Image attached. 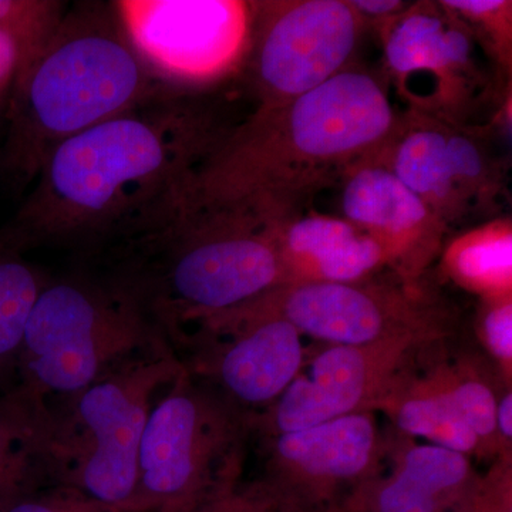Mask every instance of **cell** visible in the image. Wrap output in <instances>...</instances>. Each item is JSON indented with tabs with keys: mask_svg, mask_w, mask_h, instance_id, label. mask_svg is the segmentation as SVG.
<instances>
[{
	"mask_svg": "<svg viewBox=\"0 0 512 512\" xmlns=\"http://www.w3.org/2000/svg\"><path fill=\"white\" fill-rule=\"evenodd\" d=\"M461 20L450 23V15L439 9L417 6L394 23L386 40V57L397 76L429 72L443 80L463 73L471 64L473 42Z\"/></svg>",
	"mask_w": 512,
	"mask_h": 512,
	"instance_id": "obj_18",
	"label": "cell"
},
{
	"mask_svg": "<svg viewBox=\"0 0 512 512\" xmlns=\"http://www.w3.org/2000/svg\"><path fill=\"white\" fill-rule=\"evenodd\" d=\"M359 413L261 439V473L248 490L299 512H342L386 467L390 437Z\"/></svg>",
	"mask_w": 512,
	"mask_h": 512,
	"instance_id": "obj_9",
	"label": "cell"
},
{
	"mask_svg": "<svg viewBox=\"0 0 512 512\" xmlns=\"http://www.w3.org/2000/svg\"><path fill=\"white\" fill-rule=\"evenodd\" d=\"M450 12L458 18H466L473 22L480 23L490 30L494 36V42L497 47L504 50V56L507 57V42L510 45V36H507V20L510 22L511 2H500V0H450V2H441Z\"/></svg>",
	"mask_w": 512,
	"mask_h": 512,
	"instance_id": "obj_28",
	"label": "cell"
},
{
	"mask_svg": "<svg viewBox=\"0 0 512 512\" xmlns=\"http://www.w3.org/2000/svg\"><path fill=\"white\" fill-rule=\"evenodd\" d=\"M476 333L485 356L512 383V295L481 299Z\"/></svg>",
	"mask_w": 512,
	"mask_h": 512,
	"instance_id": "obj_26",
	"label": "cell"
},
{
	"mask_svg": "<svg viewBox=\"0 0 512 512\" xmlns=\"http://www.w3.org/2000/svg\"><path fill=\"white\" fill-rule=\"evenodd\" d=\"M342 210L346 221L383 245L390 265L410 284L439 251L446 228L389 165L373 158L349 171Z\"/></svg>",
	"mask_w": 512,
	"mask_h": 512,
	"instance_id": "obj_14",
	"label": "cell"
},
{
	"mask_svg": "<svg viewBox=\"0 0 512 512\" xmlns=\"http://www.w3.org/2000/svg\"><path fill=\"white\" fill-rule=\"evenodd\" d=\"M362 26L342 0L256 3L244 69L259 110L285 106L343 72Z\"/></svg>",
	"mask_w": 512,
	"mask_h": 512,
	"instance_id": "obj_10",
	"label": "cell"
},
{
	"mask_svg": "<svg viewBox=\"0 0 512 512\" xmlns=\"http://www.w3.org/2000/svg\"><path fill=\"white\" fill-rule=\"evenodd\" d=\"M22 63L19 42L10 33L0 30V97L12 89Z\"/></svg>",
	"mask_w": 512,
	"mask_h": 512,
	"instance_id": "obj_31",
	"label": "cell"
},
{
	"mask_svg": "<svg viewBox=\"0 0 512 512\" xmlns=\"http://www.w3.org/2000/svg\"><path fill=\"white\" fill-rule=\"evenodd\" d=\"M443 266L454 284L481 299L512 295L510 222H493L454 239Z\"/></svg>",
	"mask_w": 512,
	"mask_h": 512,
	"instance_id": "obj_22",
	"label": "cell"
},
{
	"mask_svg": "<svg viewBox=\"0 0 512 512\" xmlns=\"http://www.w3.org/2000/svg\"><path fill=\"white\" fill-rule=\"evenodd\" d=\"M251 443L252 417L184 367L148 416L133 512H197L232 493Z\"/></svg>",
	"mask_w": 512,
	"mask_h": 512,
	"instance_id": "obj_7",
	"label": "cell"
},
{
	"mask_svg": "<svg viewBox=\"0 0 512 512\" xmlns=\"http://www.w3.org/2000/svg\"><path fill=\"white\" fill-rule=\"evenodd\" d=\"M111 5L150 72L177 92L220 83L247 63L256 3L119 0Z\"/></svg>",
	"mask_w": 512,
	"mask_h": 512,
	"instance_id": "obj_8",
	"label": "cell"
},
{
	"mask_svg": "<svg viewBox=\"0 0 512 512\" xmlns=\"http://www.w3.org/2000/svg\"><path fill=\"white\" fill-rule=\"evenodd\" d=\"M43 407L18 387L0 392V512L45 487Z\"/></svg>",
	"mask_w": 512,
	"mask_h": 512,
	"instance_id": "obj_19",
	"label": "cell"
},
{
	"mask_svg": "<svg viewBox=\"0 0 512 512\" xmlns=\"http://www.w3.org/2000/svg\"><path fill=\"white\" fill-rule=\"evenodd\" d=\"M349 3L362 19H392L404 10V3L399 0H352Z\"/></svg>",
	"mask_w": 512,
	"mask_h": 512,
	"instance_id": "obj_33",
	"label": "cell"
},
{
	"mask_svg": "<svg viewBox=\"0 0 512 512\" xmlns=\"http://www.w3.org/2000/svg\"><path fill=\"white\" fill-rule=\"evenodd\" d=\"M434 363L450 390L461 416L476 434L481 460L494 461L501 456L497 436V404L507 383L487 356L478 352H460L454 356L434 353Z\"/></svg>",
	"mask_w": 512,
	"mask_h": 512,
	"instance_id": "obj_20",
	"label": "cell"
},
{
	"mask_svg": "<svg viewBox=\"0 0 512 512\" xmlns=\"http://www.w3.org/2000/svg\"><path fill=\"white\" fill-rule=\"evenodd\" d=\"M175 353L188 372L251 417L284 394L306 359L301 332L269 313L225 312L201 320L181 333Z\"/></svg>",
	"mask_w": 512,
	"mask_h": 512,
	"instance_id": "obj_11",
	"label": "cell"
},
{
	"mask_svg": "<svg viewBox=\"0 0 512 512\" xmlns=\"http://www.w3.org/2000/svg\"><path fill=\"white\" fill-rule=\"evenodd\" d=\"M433 342L400 336L372 345H326L311 359L306 356L301 372L266 412L252 417V439L379 412L402 367L417 350Z\"/></svg>",
	"mask_w": 512,
	"mask_h": 512,
	"instance_id": "obj_13",
	"label": "cell"
},
{
	"mask_svg": "<svg viewBox=\"0 0 512 512\" xmlns=\"http://www.w3.org/2000/svg\"><path fill=\"white\" fill-rule=\"evenodd\" d=\"M171 90L138 56L111 3L67 9L10 89L6 170L33 183L64 141Z\"/></svg>",
	"mask_w": 512,
	"mask_h": 512,
	"instance_id": "obj_3",
	"label": "cell"
},
{
	"mask_svg": "<svg viewBox=\"0 0 512 512\" xmlns=\"http://www.w3.org/2000/svg\"><path fill=\"white\" fill-rule=\"evenodd\" d=\"M448 164L458 205L484 197L494 183L493 165L473 136L447 130Z\"/></svg>",
	"mask_w": 512,
	"mask_h": 512,
	"instance_id": "obj_25",
	"label": "cell"
},
{
	"mask_svg": "<svg viewBox=\"0 0 512 512\" xmlns=\"http://www.w3.org/2000/svg\"><path fill=\"white\" fill-rule=\"evenodd\" d=\"M64 5L55 0H0V30L15 37L22 50L19 72L55 35L67 10Z\"/></svg>",
	"mask_w": 512,
	"mask_h": 512,
	"instance_id": "obj_24",
	"label": "cell"
},
{
	"mask_svg": "<svg viewBox=\"0 0 512 512\" xmlns=\"http://www.w3.org/2000/svg\"><path fill=\"white\" fill-rule=\"evenodd\" d=\"M224 133L190 93L160 94L56 147L2 235L23 252L114 244L165 207Z\"/></svg>",
	"mask_w": 512,
	"mask_h": 512,
	"instance_id": "obj_1",
	"label": "cell"
},
{
	"mask_svg": "<svg viewBox=\"0 0 512 512\" xmlns=\"http://www.w3.org/2000/svg\"><path fill=\"white\" fill-rule=\"evenodd\" d=\"M6 512H123L64 485H45L20 498Z\"/></svg>",
	"mask_w": 512,
	"mask_h": 512,
	"instance_id": "obj_27",
	"label": "cell"
},
{
	"mask_svg": "<svg viewBox=\"0 0 512 512\" xmlns=\"http://www.w3.org/2000/svg\"><path fill=\"white\" fill-rule=\"evenodd\" d=\"M184 372L177 353L137 360L43 407L46 485H64L133 512L138 451L148 416Z\"/></svg>",
	"mask_w": 512,
	"mask_h": 512,
	"instance_id": "obj_6",
	"label": "cell"
},
{
	"mask_svg": "<svg viewBox=\"0 0 512 512\" xmlns=\"http://www.w3.org/2000/svg\"><path fill=\"white\" fill-rule=\"evenodd\" d=\"M284 285L355 284L390 265L377 239L346 220L309 215L272 225Z\"/></svg>",
	"mask_w": 512,
	"mask_h": 512,
	"instance_id": "obj_16",
	"label": "cell"
},
{
	"mask_svg": "<svg viewBox=\"0 0 512 512\" xmlns=\"http://www.w3.org/2000/svg\"><path fill=\"white\" fill-rule=\"evenodd\" d=\"M474 512H512V454L495 458L481 476Z\"/></svg>",
	"mask_w": 512,
	"mask_h": 512,
	"instance_id": "obj_29",
	"label": "cell"
},
{
	"mask_svg": "<svg viewBox=\"0 0 512 512\" xmlns=\"http://www.w3.org/2000/svg\"><path fill=\"white\" fill-rule=\"evenodd\" d=\"M174 346L188 326L284 285L271 227L235 211L168 210L113 244L107 275Z\"/></svg>",
	"mask_w": 512,
	"mask_h": 512,
	"instance_id": "obj_2",
	"label": "cell"
},
{
	"mask_svg": "<svg viewBox=\"0 0 512 512\" xmlns=\"http://www.w3.org/2000/svg\"><path fill=\"white\" fill-rule=\"evenodd\" d=\"M389 168L444 225L460 214L448 164L446 128L420 126L406 131L394 147Z\"/></svg>",
	"mask_w": 512,
	"mask_h": 512,
	"instance_id": "obj_21",
	"label": "cell"
},
{
	"mask_svg": "<svg viewBox=\"0 0 512 512\" xmlns=\"http://www.w3.org/2000/svg\"><path fill=\"white\" fill-rule=\"evenodd\" d=\"M396 116L376 77L345 69L291 103L242 124L239 167L261 190L296 198L319 178L363 163L393 140Z\"/></svg>",
	"mask_w": 512,
	"mask_h": 512,
	"instance_id": "obj_5",
	"label": "cell"
},
{
	"mask_svg": "<svg viewBox=\"0 0 512 512\" xmlns=\"http://www.w3.org/2000/svg\"><path fill=\"white\" fill-rule=\"evenodd\" d=\"M47 279L0 234V392L16 386L26 322Z\"/></svg>",
	"mask_w": 512,
	"mask_h": 512,
	"instance_id": "obj_23",
	"label": "cell"
},
{
	"mask_svg": "<svg viewBox=\"0 0 512 512\" xmlns=\"http://www.w3.org/2000/svg\"><path fill=\"white\" fill-rule=\"evenodd\" d=\"M168 352L175 350L153 316L109 276L49 279L26 322L15 387L46 407Z\"/></svg>",
	"mask_w": 512,
	"mask_h": 512,
	"instance_id": "obj_4",
	"label": "cell"
},
{
	"mask_svg": "<svg viewBox=\"0 0 512 512\" xmlns=\"http://www.w3.org/2000/svg\"><path fill=\"white\" fill-rule=\"evenodd\" d=\"M229 312L281 316L302 336L325 345H372L400 336L441 340L451 332L448 315L416 295V289L377 284L373 278L355 284L282 285Z\"/></svg>",
	"mask_w": 512,
	"mask_h": 512,
	"instance_id": "obj_12",
	"label": "cell"
},
{
	"mask_svg": "<svg viewBox=\"0 0 512 512\" xmlns=\"http://www.w3.org/2000/svg\"><path fill=\"white\" fill-rule=\"evenodd\" d=\"M197 512H299L269 500L264 495L248 490L244 485H239L232 491L212 503L204 505Z\"/></svg>",
	"mask_w": 512,
	"mask_h": 512,
	"instance_id": "obj_30",
	"label": "cell"
},
{
	"mask_svg": "<svg viewBox=\"0 0 512 512\" xmlns=\"http://www.w3.org/2000/svg\"><path fill=\"white\" fill-rule=\"evenodd\" d=\"M417 352L400 370L377 413L389 417L400 436L427 440L433 446L457 451L471 460L481 458L476 434L461 416L441 379L434 355L429 362L416 366Z\"/></svg>",
	"mask_w": 512,
	"mask_h": 512,
	"instance_id": "obj_17",
	"label": "cell"
},
{
	"mask_svg": "<svg viewBox=\"0 0 512 512\" xmlns=\"http://www.w3.org/2000/svg\"><path fill=\"white\" fill-rule=\"evenodd\" d=\"M497 436L501 453L512 454V386H505L498 399Z\"/></svg>",
	"mask_w": 512,
	"mask_h": 512,
	"instance_id": "obj_32",
	"label": "cell"
},
{
	"mask_svg": "<svg viewBox=\"0 0 512 512\" xmlns=\"http://www.w3.org/2000/svg\"><path fill=\"white\" fill-rule=\"evenodd\" d=\"M480 481L470 457L397 434L382 473L342 512H474Z\"/></svg>",
	"mask_w": 512,
	"mask_h": 512,
	"instance_id": "obj_15",
	"label": "cell"
}]
</instances>
